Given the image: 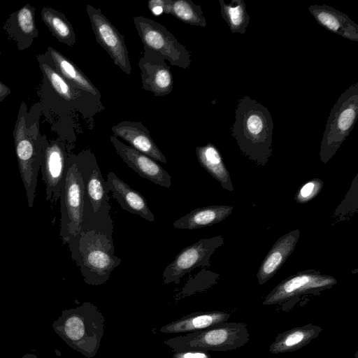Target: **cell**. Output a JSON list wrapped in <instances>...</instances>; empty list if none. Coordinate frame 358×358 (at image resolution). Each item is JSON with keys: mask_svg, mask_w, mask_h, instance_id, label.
I'll use <instances>...</instances> for the list:
<instances>
[{"mask_svg": "<svg viewBox=\"0 0 358 358\" xmlns=\"http://www.w3.org/2000/svg\"><path fill=\"white\" fill-rule=\"evenodd\" d=\"M47 53L57 71L73 87L98 96L99 92L89 78L67 57L52 47Z\"/></svg>", "mask_w": 358, "mask_h": 358, "instance_id": "24", "label": "cell"}, {"mask_svg": "<svg viewBox=\"0 0 358 358\" xmlns=\"http://www.w3.org/2000/svg\"><path fill=\"white\" fill-rule=\"evenodd\" d=\"M134 23L143 48L159 53L173 66L189 67V51L164 26L144 16L134 17Z\"/></svg>", "mask_w": 358, "mask_h": 358, "instance_id": "9", "label": "cell"}, {"mask_svg": "<svg viewBox=\"0 0 358 358\" xmlns=\"http://www.w3.org/2000/svg\"><path fill=\"white\" fill-rule=\"evenodd\" d=\"M21 358H38V357L33 353H26Z\"/></svg>", "mask_w": 358, "mask_h": 358, "instance_id": "34", "label": "cell"}, {"mask_svg": "<svg viewBox=\"0 0 358 358\" xmlns=\"http://www.w3.org/2000/svg\"><path fill=\"white\" fill-rule=\"evenodd\" d=\"M221 14L227 23L233 34L245 33L250 15L246 10V5L243 0H232L231 3H226L224 0H219Z\"/></svg>", "mask_w": 358, "mask_h": 358, "instance_id": "28", "label": "cell"}, {"mask_svg": "<svg viewBox=\"0 0 358 358\" xmlns=\"http://www.w3.org/2000/svg\"><path fill=\"white\" fill-rule=\"evenodd\" d=\"M11 93V90L0 80V101H2Z\"/></svg>", "mask_w": 358, "mask_h": 358, "instance_id": "33", "label": "cell"}, {"mask_svg": "<svg viewBox=\"0 0 358 358\" xmlns=\"http://www.w3.org/2000/svg\"><path fill=\"white\" fill-rule=\"evenodd\" d=\"M224 243L219 236L205 238L183 248L163 272L164 284L179 283L184 275L196 268L208 267L215 250Z\"/></svg>", "mask_w": 358, "mask_h": 358, "instance_id": "10", "label": "cell"}, {"mask_svg": "<svg viewBox=\"0 0 358 358\" xmlns=\"http://www.w3.org/2000/svg\"><path fill=\"white\" fill-rule=\"evenodd\" d=\"M173 358H210L208 351L185 350L173 352Z\"/></svg>", "mask_w": 358, "mask_h": 358, "instance_id": "31", "label": "cell"}, {"mask_svg": "<svg viewBox=\"0 0 358 358\" xmlns=\"http://www.w3.org/2000/svg\"><path fill=\"white\" fill-rule=\"evenodd\" d=\"M27 107L22 103L13 131L17 161L23 186L26 191L28 207L32 208L36 195L37 178L41 169L43 147L46 141L42 138L35 126L26 124Z\"/></svg>", "mask_w": 358, "mask_h": 358, "instance_id": "5", "label": "cell"}, {"mask_svg": "<svg viewBox=\"0 0 358 358\" xmlns=\"http://www.w3.org/2000/svg\"><path fill=\"white\" fill-rule=\"evenodd\" d=\"M196 155L201 166L220 182L223 188L233 191L229 173L216 147L210 143L196 148Z\"/></svg>", "mask_w": 358, "mask_h": 358, "instance_id": "25", "label": "cell"}, {"mask_svg": "<svg viewBox=\"0 0 358 358\" xmlns=\"http://www.w3.org/2000/svg\"><path fill=\"white\" fill-rule=\"evenodd\" d=\"M164 6L165 0H151L148 3V8L155 15H159L164 13Z\"/></svg>", "mask_w": 358, "mask_h": 358, "instance_id": "32", "label": "cell"}, {"mask_svg": "<svg viewBox=\"0 0 358 358\" xmlns=\"http://www.w3.org/2000/svg\"><path fill=\"white\" fill-rule=\"evenodd\" d=\"M249 339L246 324L225 322L166 339L163 343L173 352L185 350L226 352L242 347Z\"/></svg>", "mask_w": 358, "mask_h": 358, "instance_id": "6", "label": "cell"}, {"mask_svg": "<svg viewBox=\"0 0 358 358\" xmlns=\"http://www.w3.org/2000/svg\"><path fill=\"white\" fill-rule=\"evenodd\" d=\"M106 184L113 196L124 210L138 215L146 221H155V215L145 197L118 178L115 173L112 171L108 173Z\"/></svg>", "mask_w": 358, "mask_h": 358, "instance_id": "18", "label": "cell"}, {"mask_svg": "<svg viewBox=\"0 0 358 358\" xmlns=\"http://www.w3.org/2000/svg\"><path fill=\"white\" fill-rule=\"evenodd\" d=\"M34 16L35 8L27 3L11 13L4 23L3 29L15 41L19 50L29 48L39 35Z\"/></svg>", "mask_w": 358, "mask_h": 358, "instance_id": "17", "label": "cell"}, {"mask_svg": "<svg viewBox=\"0 0 358 358\" xmlns=\"http://www.w3.org/2000/svg\"><path fill=\"white\" fill-rule=\"evenodd\" d=\"M72 259L80 268L85 282L105 284L121 259L115 254L113 239L94 231L80 232L67 243Z\"/></svg>", "mask_w": 358, "mask_h": 358, "instance_id": "4", "label": "cell"}, {"mask_svg": "<svg viewBox=\"0 0 358 358\" xmlns=\"http://www.w3.org/2000/svg\"><path fill=\"white\" fill-rule=\"evenodd\" d=\"M164 13L191 25L206 27L207 24L201 7L190 0H165Z\"/></svg>", "mask_w": 358, "mask_h": 358, "instance_id": "27", "label": "cell"}, {"mask_svg": "<svg viewBox=\"0 0 358 358\" xmlns=\"http://www.w3.org/2000/svg\"><path fill=\"white\" fill-rule=\"evenodd\" d=\"M232 210V206L225 205L198 208L176 220L173 226L176 229L190 230L212 226L223 221Z\"/></svg>", "mask_w": 358, "mask_h": 358, "instance_id": "23", "label": "cell"}, {"mask_svg": "<svg viewBox=\"0 0 358 358\" xmlns=\"http://www.w3.org/2000/svg\"><path fill=\"white\" fill-rule=\"evenodd\" d=\"M84 187L73 155H69L67 169L60 194L59 236L64 244L80 232L83 213Z\"/></svg>", "mask_w": 358, "mask_h": 358, "instance_id": "8", "label": "cell"}, {"mask_svg": "<svg viewBox=\"0 0 358 358\" xmlns=\"http://www.w3.org/2000/svg\"><path fill=\"white\" fill-rule=\"evenodd\" d=\"M323 182L320 179H313L303 185L296 196L299 203H306L315 198L320 192Z\"/></svg>", "mask_w": 358, "mask_h": 358, "instance_id": "30", "label": "cell"}, {"mask_svg": "<svg viewBox=\"0 0 358 358\" xmlns=\"http://www.w3.org/2000/svg\"><path fill=\"white\" fill-rule=\"evenodd\" d=\"M38 59L39 65L43 74L49 81L55 92L66 101H72L76 99V92L71 86L57 71V70L47 62Z\"/></svg>", "mask_w": 358, "mask_h": 358, "instance_id": "29", "label": "cell"}, {"mask_svg": "<svg viewBox=\"0 0 358 358\" xmlns=\"http://www.w3.org/2000/svg\"><path fill=\"white\" fill-rule=\"evenodd\" d=\"M110 141L122 159L141 177L163 187L171 185L170 174L149 156L120 141L115 136H109Z\"/></svg>", "mask_w": 358, "mask_h": 358, "instance_id": "15", "label": "cell"}, {"mask_svg": "<svg viewBox=\"0 0 358 358\" xmlns=\"http://www.w3.org/2000/svg\"><path fill=\"white\" fill-rule=\"evenodd\" d=\"M87 13L97 43L108 52L114 64L129 75L131 66L124 36L102 13L100 8L87 6Z\"/></svg>", "mask_w": 358, "mask_h": 358, "instance_id": "12", "label": "cell"}, {"mask_svg": "<svg viewBox=\"0 0 358 358\" xmlns=\"http://www.w3.org/2000/svg\"><path fill=\"white\" fill-rule=\"evenodd\" d=\"M322 329L315 324H307L279 334L270 345L272 354L291 352L301 349L317 338Z\"/></svg>", "mask_w": 358, "mask_h": 358, "instance_id": "22", "label": "cell"}, {"mask_svg": "<svg viewBox=\"0 0 358 358\" xmlns=\"http://www.w3.org/2000/svg\"><path fill=\"white\" fill-rule=\"evenodd\" d=\"M142 87L157 96L168 95L172 92L173 79L170 66L159 53L145 48L138 61Z\"/></svg>", "mask_w": 358, "mask_h": 358, "instance_id": "14", "label": "cell"}, {"mask_svg": "<svg viewBox=\"0 0 358 358\" xmlns=\"http://www.w3.org/2000/svg\"><path fill=\"white\" fill-rule=\"evenodd\" d=\"M308 10L329 31L352 41H358V24L347 15L327 5H312Z\"/></svg>", "mask_w": 358, "mask_h": 358, "instance_id": "20", "label": "cell"}, {"mask_svg": "<svg viewBox=\"0 0 358 358\" xmlns=\"http://www.w3.org/2000/svg\"><path fill=\"white\" fill-rule=\"evenodd\" d=\"M73 156L84 187L80 232L94 231L113 239V224L110 216V191L96 159L90 150H85Z\"/></svg>", "mask_w": 358, "mask_h": 358, "instance_id": "2", "label": "cell"}, {"mask_svg": "<svg viewBox=\"0 0 358 358\" xmlns=\"http://www.w3.org/2000/svg\"><path fill=\"white\" fill-rule=\"evenodd\" d=\"M358 115V83L341 94L328 117L321 141L320 156L327 163L348 136Z\"/></svg>", "mask_w": 358, "mask_h": 358, "instance_id": "7", "label": "cell"}, {"mask_svg": "<svg viewBox=\"0 0 358 358\" xmlns=\"http://www.w3.org/2000/svg\"><path fill=\"white\" fill-rule=\"evenodd\" d=\"M299 235V230L295 229L277 240L258 270L257 278L259 285L266 283L283 265L295 249Z\"/></svg>", "mask_w": 358, "mask_h": 358, "instance_id": "19", "label": "cell"}, {"mask_svg": "<svg viewBox=\"0 0 358 358\" xmlns=\"http://www.w3.org/2000/svg\"><path fill=\"white\" fill-rule=\"evenodd\" d=\"M273 130L271 115L264 106L247 95L238 101L231 135L245 156L265 164L272 153Z\"/></svg>", "mask_w": 358, "mask_h": 358, "instance_id": "1", "label": "cell"}, {"mask_svg": "<svg viewBox=\"0 0 358 358\" xmlns=\"http://www.w3.org/2000/svg\"><path fill=\"white\" fill-rule=\"evenodd\" d=\"M69 154L59 141L45 142L41 171L45 185L46 201L57 203L64 182Z\"/></svg>", "mask_w": 358, "mask_h": 358, "instance_id": "13", "label": "cell"}, {"mask_svg": "<svg viewBox=\"0 0 358 358\" xmlns=\"http://www.w3.org/2000/svg\"><path fill=\"white\" fill-rule=\"evenodd\" d=\"M41 17L50 31L59 42L73 46L76 36L71 24L61 12L49 7L41 10Z\"/></svg>", "mask_w": 358, "mask_h": 358, "instance_id": "26", "label": "cell"}, {"mask_svg": "<svg viewBox=\"0 0 358 358\" xmlns=\"http://www.w3.org/2000/svg\"><path fill=\"white\" fill-rule=\"evenodd\" d=\"M111 130L116 137L127 141L130 146L154 160L162 163L167 162L152 138L149 130L141 122L122 121L113 126Z\"/></svg>", "mask_w": 358, "mask_h": 358, "instance_id": "16", "label": "cell"}, {"mask_svg": "<svg viewBox=\"0 0 358 358\" xmlns=\"http://www.w3.org/2000/svg\"><path fill=\"white\" fill-rule=\"evenodd\" d=\"M231 313L225 311H199L188 314L159 329L163 334L191 333L225 322Z\"/></svg>", "mask_w": 358, "mask_h": 358, "instance_id": "21", "label": "cell"}, {"mask_svg": "<svg viewBox=\"0 0 358 358\" xmlns=\"http://www.w3.org/2000/svg\"><path fill=\"white\" fill-rule=\"evenodd\" d=\"M52 326L70 348L86 358H93L105 334L106 319L98 307L86 301L62 310Z\"/></svg>", "mask_w": 358, "mask_h": 358, "instance_id": "3", "label": "cell"}, {"mask_svg": "<svg viewBox=\"0 0 358 358\" xmlns=\"http://www.w3.org/2000/svg\"><path fill=\"white\" fill-rule=\"evenodd\" d=\"M1 54V46H0V55Z\"/></svg>", "mask_w": 358, "mask_h": 358, "instance_id": "35", "label": "cell"}, {"mask_svg": "<svg viewBox=\"0 0 358 358\" xmlns=\"http://www.w3.org/2000/svg\"><path fill=\"white\" fill-rule=\"evenodd\" d=\"M336 283L337 280L333 276L315 271H301L276 285L265 297L262 304H280L300 295L329 289Z\"/></svg>", "mask_w": 358, "mask_h": 358, "instance_id": "11", "label": "cell"}]
</instances>
